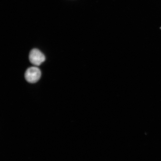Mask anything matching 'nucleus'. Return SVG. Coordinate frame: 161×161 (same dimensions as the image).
I'll list each match as a JSON object with an SVG mask.
<instances>
[{
	"instance_id": "nucleus-1",
	"label": "nucleus",
	"mask_w": 161,
	"mask_h": 161,
	"mask_svg": "<svg viewBox=\"0 0 161 161\" xmlns=\"http://www.w3.org/2000/svg\"><path fill=\"white\" fill-rule=\"evenodd\" d=\"M41 75V72L39 68L35 66L28 68L25 74L26 80L30 83H34L40 79Z\"/></svg>"
},
{
	"instance_id": "nucleus-2",
	"label": "nucleus",
	"mask_w": 161,
	"mask_h": 161,
	"mask_svg": "<svg viewBox=\"0 0 161 161\" xmlns=\"http://www.w3.org/2000/svg\"><path fill=\"white\" fill-rule=\"evenodd\" d=\"M29 58L31 63L35 66H39L45 60V57L44 54L39 50L36 49L31 50Z\"/></svg>"
}]
</instances>
